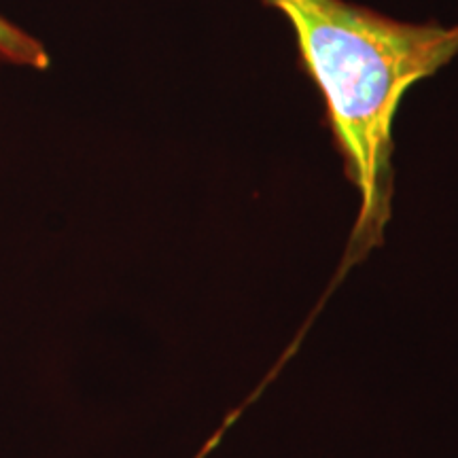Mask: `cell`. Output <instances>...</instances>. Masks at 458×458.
Masks as SVG:
<instances>
[{"instance_id": "cell-1", "label": "cell", "mask_w": 458, "mask_h": 458, "mask_svg": "<svg viewBox=\"0 0 458 458\" xmlns=\"http://www.w3.org/2000/svg\"><path fill=\"white\" fill-rule=\"evenodd\" d=\"M293 26L303 68L318 85L346 172L360 191L352 244L377 242L388 219L393 123L411 85L458 54V26L405 24L346 0H261Z\"/></svg>"}, {"instance_id": "cell-2", "label": "cell", "mask_w": 458, "mask_h": 458, "mask_svg": "<svg viewBox=\"0 0 458 458\" xmlns=\"http://www.w3.org/2000/svg\"><path fill=\"white\" fill-rule=\"evenodd\" d=\"M0 60L15 66L47 68L49 55L37 38L0 15Z\"/></svg>"}]
</instances>
